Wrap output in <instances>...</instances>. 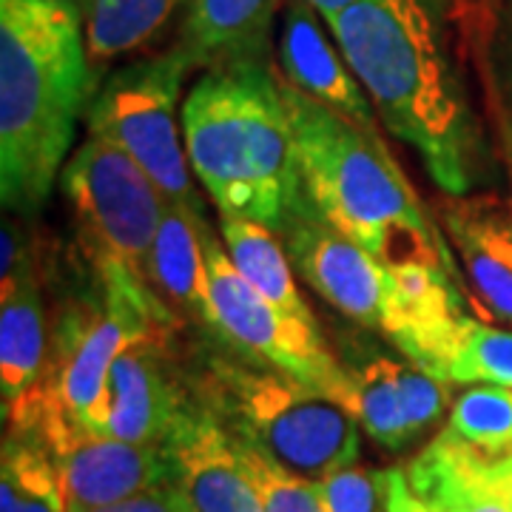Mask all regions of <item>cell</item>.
Returning <instances> with one entry per match:
<instances>
[{"label": "cell", "instance_id": "24", "mask_svg": "<svg viewBox=\"0 0 512 512\" xmlns=\"http://www.w3.org/2000/svg\"><path fill=\"white\" fill-rule=\"evenodd\" d=\"M444 433L484 461L512 458V390L498 384H467L450 404Z\"/></svg>", "mask_w": 512, "mask_h": 512}, {"label": "cell", "instance_id": "13", "mask_svg": "<svg viewBox=\"0 0 512 512\" xmlns=\"http://www.w3.org/2000/svg\"><path fill=\"white\" fill-rule=\"evenodd\" d=\"M174 481L194 512H265L231 427L211 404L191 402L168 436Z\"/></svg>", "mask_w": 512, "mask_h": 512}, {"label": "cell", "instance_id": "1", "mask_svg": "<svg viewBox=\"0 0 512 512\" xmlns=\"http://www.w3.org/2000/svg\"><path fill=\"white\" fill-rule=\"evenodd\" d=\"M325 23L384 126L419 154L447 197L470 194L484 163L481 128L427 3L356 0Z\"/></svg>", "mask_w": 512, "mask_h": 512}, {"label": "cell", "instance_id": "23", "mask_svg": "<svg viewBox=\"0 0 512 512\" xmlns=\"http://www.w3.org/2000/svg\"><path fill=\"white\" fill-rule=\"evenodd\" d=\"M0 512H69L66 487L49 447L6 427L0 453Z\"/></svg>", "mask_w": 512, "mask_h": 512}, {"label": "cell", "instance_id": "16", "mask_svg": "<svg viewBox=\"0 0 512 512\" xmlns=\"http://www.w3.org/2000/svg\"><path fill=\"white\" fill-rule=\"evenodd\" d=\"M319 12L305 0H288L279 29V66L296 92L328 106L365 128H376V109L365 86L342 55L339 43L322 29Z\"/></svg>", "mask_w": 512, "mask_h": 512}, {"label": "cell", "instance_id": "25", "mask_svg": "<svg viewBox=\"0 0 512 512\" xmlns=\"http://www.w3.org/2000/svg\"><path fill=\"white\" fill-rule=\"evenodd\" d=\"M447 384H498L512 390V330L467 316L444 365Z\"/></svg>", "mask_w": 512, "mask_h": 512}, {"label": "cell", "instance_id": "5", "mask_svg": "<svg viewBox=\"0 0 512 512\" xmlns=\"http://www.w3.org/2000/svg\"><path fill=\"white\" fill-rule=\"evenodd\" d=\"M211 393L222 421L296 476H330L359 461V421L345 404L276 367L214 359Z\"/></svg>", "mask_w": 512, "mask_h": 512}, {"label": "cell", "instance_id": "30", "mask_svg": "<svg viewBox=\"0 0 512 512\" xmlns=\"http://www.w3.org/2000/svg\"><path fill=\"white\" fill-rule=\"evenodd\" d=\"M484 461V458H481ZM487 473L495 481V487L501 490V495L507 498L512 510V458H501V461H484Z\"/></svg>", "mask_w": 512, "mask_h": 512}, {"label": "cell", "instance_id": "15", "mask_svg": "<svg viewBox=\"0 0 512 512\" xmlns=\"http://www.w3.org/2000/svg\"><path fill=\"white\" fill-rule=\"evenodd\" d=\"M441 225L481 313L512 328V202L495 194L447 197Z\"/></svg>", "mask_w": 512, "mask_h": 512}, {"label": "cell", "instance_id": "7", "mask_svg": "<svg viewBox=\"0 0 512 512\" xmlns=\"http://www.w3.org/2000/svg\"><path fill=\"white\" fill-rule=\"evenodd\" d=\"M191 69L194 63L180 46L128 63L97 89L86 123L89 134L126 151L163 191L165 200L200 208L180 109L183 80Z\"/></svg>", "mask_w": 512, "mask_h": 512}, {"label": "cell", "instance_id": "22", "mask_svg": "<svg viewBox=\"0 0 512 512\" xmlns=\"http://www.w3.org/2000/svg\"><path fill=\"white\" fill-rule=\"evenodd\" d=\"M185 0H89L80 23L94 66L146 49Z\"/></svg>", "mask_w": 512, "mask_h": 512}, {"label": "cell", "instance_id": "3", "mask_svg": "<svg viewBox=\"0 0 512 512\" xmlns=\"http://www.w3.org/2000/svg\"><path fill=\"white\" fill-rule=\"evenodd\" d=\"M299 183L313 208L384 265L427 262L461 285L453 251L376 128L316 103L279 74Z\"/></svg>", "mask_w": 512, "mask_h": 512}, {"label": "cell", "instance_id": "12", "mask_svg": "<svg viewBox=\"0 0 512 512\" xmlns=\"http://www.w3.org/2000/svg\"><path fill=\"white\" fill-rule=\"evenodd\" d=\"M49 362L46 305L35 254L18 220H3L0 256V402L3 416L35 390Z\"/></svg>", "mask_w": 512, "mask_h": 512}, {"label": "cell", "instance_id": "14", "mask_svg": "<svg viewBox=\"0 0 512 512\" xmlns=\"http://www.w3.org/2000/svg\"><path fill=\"white\" fill-rule=\"evenodd\" d=\"M171 322H157L128 342L109 379L106 436L131 444H165L188 396L171 373Z\"/></svg>", "mask_w": 512, "mask_h": 512}, {"label": "cell", "instance_id": "21", "mask_svg": "<svg viewBox=\"0 0 512 512\" xmlns=\"http://www.w3.org/2000/svg\"><path fill=\"white\" fill-rule=\"evenodd\" d=\"M404 365L407 359L393 356H365L362 362L348 367L350 404L359 427L384 450H404L419 439L404 390Z\"/></svg>", "mask_w": 512, "mask_h": 512}, {"label": "cell", "instance_id": "31", "mask_svg": "<svg viewBox=\"0 0 512 512\" xmlns=\"http://www.w3.org/2000/svg\"><path fill=\"white\" fill-rule=\"evenodd\" d=\"M57 3H63V6H69V9H72V12H74V15H77V18H80V15H83V9L89 6V0H57Z\"/></svg>", "mask_w": 512, "mask_h": 512}, {"label": "cell", "instance_id": "6", "mask_svg": "<svg viewBox=\"0 0 512 512\" xmlns=\"http://www.w3.org/2000/svg\"><path fill=\"white\" fill-rule=\"evenodd\" d=\"M60 191L100 285L154 296L148 259L168 200L146 171L109 140L86 134L60 171Z\"/></svg>", "mask_w": 512, "mask_h": 512}, {"label": "cell", "instance_id": "19", "mask_svg": "<svg viewBox=\"0 0 512 512\" xmlns=\"http://www.w3.org/2000/svg\"><path fill=\"white\" fill-rule=\"evenodd\" d=\"M404 470L413 490L436 512H512L484 461L444 430Z\"/></svg>", "mask_w": 512, "mask_h": 512}, {"label": "cell", "instance_id": "11", "mask_svg": "<svg viewBox=\"0 0 512 512\" xmlns=\"http://www.w3.org/2000/svg\"><path fill=\"white\" fill-rule=\"evenodd\" d=\"M279 237L285 239L296 274L330 308L356 325L384 333L396 348L402 345L407 316L393 265H384L359 242L336 231L308 202L305 191L291 208Z\"/></svg>", "mask_w": 512, "mask_h": 512}, {"label": "cell", "instance_id": "28", "mask_svg": "<svg viewBox=\"0 0 512 512\" xmlns=\"http://www.w3.org/2000/svg\"><path fill=\"white\" fill-rule=\"evenodd\" d=\"M92 512H194L183 490L177 487V481L163 484V487H154L140 495H131L126 501H117L109 507H100Z\"/></svg>", "mask_w": 512, "mask_h": 512}, {"label": "cell", "instance_id": "10", "mask_svg": "<svg viewBox=\"0 0 512 512\" xmlns=\"http://www.w3.org/2000/svg\"><path fill=\"white\" fill-rule=\"evenodd\" d=\"M6 427L40 439L55 456L69 512H92L174 481L168 444H131L97 436L69 421L32 390L6 416Z\"/></svg>", "mask_w": 512, "mask_h": 512}, {"label": "cell", "instance_id": "2", "mask_svg": "<svg viewBox=\"0 0 512 512\" xmlns=\"http://www.w3.org/2000/svg\"><path fill=\"white\" fill-rule=\"evenodd\" d=\"M97 80L83 23L57 0H0V200L32 214L60 183Z\"/></svg>", "mask_w": 512, "mask_h": 512}, {"label": "cell", "instance_id": "18", "mask_svg": "<svg viewBox=\"0 0 512 512\" xmlns=\"http://www.w3.org/2000/svg\"><path fill=\"white\" fill-rule=\"evenodd\" d=\"M279 0H188L183 49L194 66L265 60Z\"/></svg>", "mask_w": 512, "mask_h": 512}, {"label": "cell", "instance_id": "26", "mask_svg": "<svg viewBox=\"0 0 512 512\" xmlns=\"http://www.w3.org/2000/svg\"><path fill=\"white\" fill-rule=\"evenodd\" d=\"M234 433V430H231ZM239 447V456L245 461L251 481H254L262 510L265 512H325L319 484L311 478H302L279 467L274 458H268L256 444L239 439L234 433Z\"/></svg>", "mask_w": 512, "mask_h": 512}, {"label": "cell", "instance_id": "20", "mask_svg": "<svg viewBox=\"0 0 512 512\" xmlns=\"http://www.w3.org/2000/svg\"><path fill=\"white\" fill-rule=\"evenodd\" d=\"M220 237L234 268L245 276L256 291L285 316L302 325H316L313 311L296 288L293 262L282 237L268 225L242 217H220Z\"/></svg>", "mask_w": 512, "mask_h": 512}, {"label": "cell", "instance_id": "9", "mask_svg": "<svg viewBox=\"0 0 512 512\" xmlns=\"http://www.w3.org/2000/svg\"><path fill=\"white\" fill-rule=\"evenodd\" d=\"M208 299L205 325L268 367L322 390L333 402L350 404V376L322 339L319 325H302L271 305L239 274L222 239L208 234Z\"/></svg>", "mask_w": 512, "mask_h": 512}, {"label": "cell", "instance_id": "27", "mask_svg": "<svg viewBox=\"0 0 512 512\" xmlns=\"http://www.w3.org/2000/svg\"><path fill=\"white\" fill-rule=\"evenodd\" d=\"M316 484L325 512H376L384 495V473H376L359 461L319 478Z\"/></svg>", "mask_w": 512, "mask_h": 512}, {"label": "cell", "instance_id": "8", "mask_svg": "<svg viewBox=\"0 0 512 512\" xmlns=\"http://www.w3.org/2000/svg\"><path fill=\"white\" fill-rule=\"evenodd\" d=\"M100 305L72 311L55 336L46 373L35 390L77 427L106 436L111 367L134 336L171 322L163 305L126 285H100Z\"/></svg>", "mask_w": 512, "mask_h": 512}, {"label": "cell", "instance_id": "29", "mask_svg": "<svg viewBox=\"0 0 512 512\" xmlns=\"http://www.w3.org/2000/svg\"><path fill=\"white\" fill-rule=\"evenodd\" d=\"M382 507L384 512H436L413 490V484L407 478V470H402V467L384 470Z\"/></svg>", "mask_w": 512, "mask_h": 512}, {"label": "cell", "instance_id": "17", "mask_svg": "<svg viewBox=\"0 0 512 512\" xmlns=\"http://www.w3.org/2000/svg\"><path fill=\"white\" fill-rule=\"evenodd\" d=\"M208 225L200 208L165 202L148 259V282L165 311L205 322L208 299Z\"/></svg>", "mask_w": 512, "mask_h": 512}, {"label": "cell", "instance_id": "4", "mask_svg": "<svg viewBox=\"0 0 512 512\" xmlns=\"http://www.w3.org/2000/svg\"><path fill=\"white\" fill-rule=\"evenodd\" d=\"M183 137L191 171L220 217L282 234L302 183L282 83L265 60L202 74L183 100Z\"/></svg>", "mask_w": 512, "mask_h": 512}]
</instances>
